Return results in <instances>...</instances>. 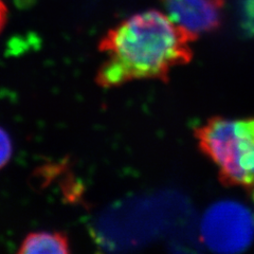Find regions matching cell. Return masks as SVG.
Masks as SVG:
<instances>
[{"instance_id": "obj_3", "label": "cell", "mask_w": 254, "mask_h": 254, "mask_svg": "<svg viewBox=\"0 0 254 254\" xmlns=\"http://www.w3.org/2000/svg\"><path fill=\"white\" fill-rule=\"evenodd\" d=\"M200 232L204 246L213 251H244L254 238V214L237 201H219L206 210Z\"/></svg>"}, {"instance_id": "obj_7", "label": "cell", "mask_w": 254, "mask_h": 254, "mask_svg": "<svg viewBox=\"0 0 254 254\" xmlns=\"http://www.w3.org/2000/svg\"><path fill=\"white\" fill-rule=\"evenodd\" d=\"M12 153L13 146L9 133L0 127V170L9 162Z\"/></svg>"}, {"instance_id": "obj_4", "label": "cell", "mask_w": 254, "mask_h": 254, "mask_svg": "<svg viewBox=\"0 0 254 254\" xmlns=\"http://www.w3.org/2000/svg\"><path fill=\"white\" fill-rule=\"evenodd\" d=\"M169 17L198 38L220 28L225 0H159Z\"/></svg>"}, {"instance_id": "obj_2", "label": "cell", "mask_w": 254, "mask_h": 254, "mask_svg": "<svg viewBox=\"0 0 254 254\" xmlns=\"http://www.w3.org/2000/svg\"><path fill=\"white\" fill-rule=\"evenodd\" d=\"M195 137L222 184L254 194V118H212L196 128Z\"/></svg>"}, {"instance_id": "obj_6", "label": "cell", "mask_w": 254, "mask_h": 254, "mask_svg": "<svg viewBox=\"0 0 254 254\" xmlns=\"http://www.w3.org/2000/svg\"><path fill=\"white\" fill-rule=\"evenodd\" d=\"M238 16L244 33L249 37H254V0H241Z\"/></svg>"}, {"instance_id": "obj_1", "label": "cell", "mask_w": 254, "mask_h": 254, "mask_svg": "<svg viewBox=\"0 0 254 254\" xmlns=\"http://www.w3.org/2000/svg\"><path fill=\"white\" fill-rule=\"evenodd\" d=\"M197 39L169 16L147 10L129 16L102 37L99 50L105 61L95 82L114 88L140 79L168 82L172 71L193 58Z\"/></svg>"}, {"instance_id": "obj_5", "label": "cell", "mask_w": 254, "mask_h": 254, "mask_svg": "<svg viewBox=\"0 0 254 254\" xmlns=\"http://www.w3.org/2000/svg\"><path fill=\"white\" fill-rule=\"evenodd\" d=\"M70 244L67 235L62 232L39 231L30 233L22 241L18 253H68Z\"/></svg>"}, {"instance_id": "obj_8", "label": "cell", "mask_w": 254, "mask_h": 254, "mask_svg": "<svg viewBox=\"0 0 254 254\" xmlns=\"http://www.w3.org/2000/svg\"><path fill=\"white\" fill-rule=\"evenodd\" d=\"M7 17V9L5 4L2 2V0H0V32L2 31Z\"/></svg>"}]
</instances>
